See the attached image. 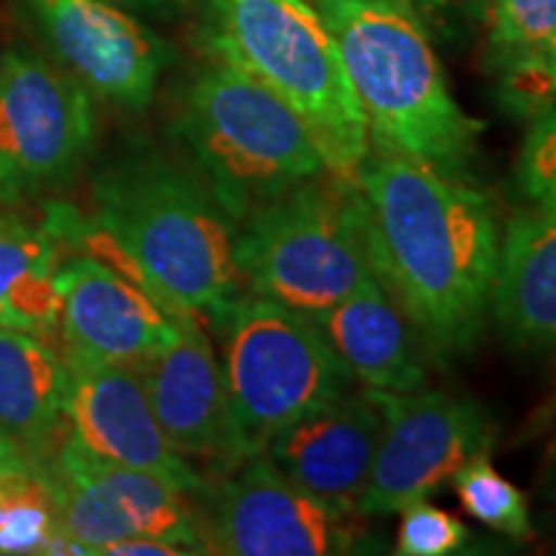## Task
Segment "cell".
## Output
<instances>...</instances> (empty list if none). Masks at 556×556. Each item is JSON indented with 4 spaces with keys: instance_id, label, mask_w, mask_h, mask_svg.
I'll use <instances>...</instances> for the list:
<instances>
[{
    "instance_id": "4dcf8cb0",
    "label": "cell",
    "mask_w": 556,
    "mask_h": 556,
    "mask_svg": "<svg viewBox=\"0 0 556 556\" xmlns=\"http://www.w3.org/2000/svg\"><path fill=\"white\" fill-rule=\"evenodd\" d=\"M541 495H544L552 505H556V451H554L552 462H548L544 479H541Z\"/></svg>"
},
{
    "instance_id": "5b68a950",
    "label": "cell",
    "mask_w": 556,
    "mask_h": 556,
    "mask_svg": "<svg viewBox=\"0 0 556 556\" xmlns=\"http://www.w3.org/2000/svg\"><path fill=\"white\" fill-rule=\"evenodd\" d=\"M176 137L235 222L261 201L328 170L309 129L287 103L214 58L180 96Z\"/></svg>"
},
{
    "instance_id": "52a82bcc",
    "label": "cell",
    "mask_w": 556,
    "mask_h": 556,
    "mask_svg": "<svg viewBox=\"0 0 556 556\" xmlns=\"http://www.w3.org/2000/svg\"><path fill=\"white\" fill-rule=\"evenodd\" d=\"M222 374L255 451L299 417L353 389V377L317 323L270 299L242 294L212 319Z\"/></svg>"
},
{
    "instance_id": "4316f807",
    "label": "cell",
    "mask_w": 556,
    "mask_h": 556,
    "mask_svg": "<svg viewBox=\"0 0 556 556\" xmlns=\"http://www.w3.org/2000/svg\"><path fill=\"white\" fill-rule=\"evenodd\" d=\"M413 11L433 37L456 39L484 24L486 0H394Z\"/></svg>"
},
{
    "instance_id": "f1b7e54d",
    "label": "cell",
    "mask_w": 556,
    "mask_h": 556,
    "mask_svg": "<svg viewBox=\"0 0 556 556\" xmlns=\"http://www.w3.org/2000/svg\"><path fill=\"white\" fill-rule=\"evenodd\" d=\"M16 475H37V471H34L29 458L16 448V443L0 430V479Z\"/></svg>"
},
{
    "instance_id": "603a6c76",
    "label": "cell",
    "mask_w": 556,
    "mask_h": 556,
    "mask_svg": "<svg viewBox=\"0 0 556 556\" xmlns=\"http://www.w3.org/2000/svg\"><path fill=\"white\" fill-rule=\"evenodd\" d=\"M58 513L41 475L0 479V554H50Z\"/></svg>"
},
{
    "instance_id": "ffe728a7",
    "label": "cell",
    "mask_w": 556,
    "mask_h": 556,
    "mask_svg": "<svg viewBox=\"0 0 556 556\" xmlns=\"http://www.w3.org/2000/svg\"><path fill=\"white\" fill-rule=\"evenodd\" d=\"M58 235L0 214V328L54 338L60 330Z\"/></svg>"
},
{
    "instance_id": "9c48e42d",
    "label": "cell",
    "mask_w": 556,
    "mask_h": 556,
    "mask_svg": "<svg viewBox=\"0 0 556 556\" xmlns=\"http://www.w3.org/2000/svg\"><path fill=\"white\" fill-rule=\"evenodd\" d=\"M50 484L58 526L83 554L135 539H157L206 554L191 492L170 479L103 462L75 438L65 435L41 471Z\"/></svg>"
},
{
    "instance_id": "2e32d148",
    "label": "cell",
    "mask_w": 556,
    "mask_h": 556,
    "mask_svg": "<svg viewBox=\"0 0 556 556\" xmlns=\"http://www.w3.org/2000/svg\"><path fill=\"white\" fill-rule=\"evenodd\" d=\"M65 348L137 366L176 336L178 315L142 283L99 255H78L58 270Z\"/></svg>"
},
{
    "instance_id": "7c38bea8",
    "label": "cell",
    "mask_w": 556,
    "mask_h": 556,
    "mask_svg": "<svg viewBox=\"0 0 556 556\" xmlns=\"http://www.w3.org/2000/svg\"><path fill=\"white\" fill-rule=\"evenodd\" d=\"M47 58L93 99L144 111L173 58L168 41L114 0H16Z\"/></svg>"
},
{
    "instance_id": "484cf974",
    "label": "cell",
    "mask_w": 556,
    "mask_h": 556,
    "mask_svg": "<svg viewBox=\"0 0 556 556\" xmlns=\"http://www.w3.org/2000/svg\"><path fill=\"white\" fill-rule=\"evenodd\" d=\"M500 78V101L518 116H539L556 106V34L531 60L505 70Z\"/></svg>"
},
{
    "instance_id": "7a4b0ae2",
    "label": "cell",
    "mask_w": 556,
    "mask_h": 556,
    "mask_svg": "<svg viewBox=\"0 0 556 556\" xmlns=\"http://www.w3.org/2000/svg\"><path fill=\"white\" fill-rule=\"evenodd\" d=\"M93 225L54 208L58 238H86L93 255L135 278L170 312L219 315L242 294L238 222L197 168L157 150L114 157L90 184Z\"/></svg>"
},
{
    "instance_id": "30bf717a",
    "label": "cell",
    "mask_w": 556,
    "mask_h": 556,
    "mask_svg": "<svg viewBox=\"0 0 556 556\" xmlns=\"http://www.w3.org/2000/svg\"><path fill=\"white\" fill-rule=\"evenodd\" d=\"M371 394L384 415V430L358 503L361 516H397L451 482L479 451L495 446V420L477 400L428 387Z\"/></svg>"
},
{
    "instance_id": "277c9868",
    "label": "cell",
    "mask_w": 556,
    "mask_h": 556,
    "mask_svg": "<svg viewBox=\"0 0 556 556\" xmlns=\"http://www.w3.org/2000/svg\"><path fill=\"white\" fill-rule=\"evenodd\" d=\"M208 58L240 67L294 111L332 176L353 180L368 127L343 54L312 0H206Z\"/></svg>"
},
{
    "instance_id": "4fadbf2b",
    "label": "cell",
    "mask_w": 556,
    "mask_h": 556,
    "mask_svg": "<svg viewBox=\"0 0 556 556\" xmlns=\"http://www.w3.org/2000/svg\"><path fill=\"white\" fill-rule=\"evenodd\" d=\"M150 405L173 451L214 477L258 454L235 415L219 358L197 315H178L168 343L137 364Z\"/></svg>"
},
{
    "instance_id": "44dd1931",
    "label": "cell",
    "mask_w": 556,
    "mask_h": 556,
    "mask_svg": "<svg viewBox=\"0 0 556 556\" xmlns=\"http://www.w3.org/2000/svg\"><path fill=\"white\" fill-rule=\"evenodd\" d=\"M464 510L479 523L516 541L531 539V510L528 500L510 479L492 464V448L479 451L451 477Z\"/></svg>"
},
{
    "instance_id": "6da1fadb",
    "label": "cell",
    "mask_w": 556,
    "mask_h": 556,
    "mask_svg": "<svg viewBox=\"0 0 556 556\" xmlns=\"http://www.w3.org/2000/svg\"><path fill=\"white\" fill-rule=\"evenodd\" d=\"M353 186L377 281L430 358L467 356L490 319L503 235L490 197L469 178L374 144Z\"/></svg>"
},
{
    "instance_id": "7402d4cb",
    "label": "cell",
    "mask_w": 556,
    "mask_h": 556,
    "mask_svg": "<svg viewBox=\"0 0 556 556\" xmlns=\"http://www.w3.org/2000/svg\"><path fill=\"white\" fill-rule=\"evenodd\" d=\"M486 65L505 70L531 60L556 34V0H486Z\"/></svg>"
},
{
    "instance_id": "e0dca14e",
    "label": "cell",
    "mask_w": 556,
    "mask_h": 556,
    "mask_svg": "<svg viewBox=\"0 0 556 556\" xmlns=\"http://www.w3.org/2000/svg\"><path fill=\"white\" fill-rule=\"evenodd\" d=\"M312 319L364 389L409 394L428 387L426 348L377 278Z\"/></svg>"
},
{
    "instance_id": "3957f363",
    "label": "cell",
    "mask_w": 556,
    "mask_h": 556,
    "mask_svg": "<svg viewBox=\"0 0 556 556\" xmlns=\"http://www.w3.org/2000/svg\"><path fill=\"white\" fill-rule=\"evenodd\" d=\"M336 37L368 144L469 178L484 124L458 106L433 34L394 0H312Z\"/></svg>"
},
{
    "instance_id": "cb8c5ba5",
    "label": "cell",
    "mask_w": 556,
    "mask_h": 556,
    "mask_svg": "<svg viewBox=\"0 0 556 556\" xmlns=\"http://www.w3.org/2000/svg\"><path fill=\"white\" fill-rule=\"evenodd\" d=\"M516 180L528 204L556 212V106L531 119L520 144Z\"/></svg>"
},
{
    "instance_id": "d4e9b609",
    "label": "cell",
    "mask_w": 556,
    "mask_h": 556,
    "mask_svg": "<svg viewBox=\"0 0 556 556\" xmlns=\"http://www.w3.org/2000/svg\"><path fill=\"white\" fill-rule=\"evenodd\" d=\"M400 533L394 552L402 556H448L464 552L469 541L467 526L448 510L428 500H417L400 510Z\"/></svg>"
},
{
    "instance_id": "f546056e",
    "label": "cell",
    "mask_w": 556,
    "mask_h": 556,
    "mask_svg": "<svg viewBox=\"0 0 556 556\" xmlns=\"http://www.w3.org/2000/svg\"><path fill=\"white\" fill-rule=\"evenodd\" d=\"M116 3L131 5V9H144V11H173V9H184V5L197 3V0H116Z\"/></svg>"
},
{
    "instance_id": "8992f818",
    "label": "cell",
    "mask_w": 556,
    "mask_h": 556,
    "mask_svg": "<svg viewBox=\"0 0 556 556\" xmlns=\"http://www.w3.org/2000/svg\"><path fill=\"white\" fill-rule=\"evenodd\" d=\"M242 291L315 317L374 281L353 180L330 170L238 219Z\"/></svg>"
},
{
    "instance_id": "d6986e66",
    "label": "cell",
    "mask_w": 556,
    "mask_h": 556,
    "mask_svg": "<svg viewBox=\"0 0 556 556\" xmlns=\"http://www.w3.org/2000/svg\"><path fill=\"white\" fill-rule=\"evenodd\" d=\"M67 364L47 338L0 328V430L45 471L67 435Z\"/></svg>"
},
{
    "instance_id": "9a60e30c",
    "label": "cell",
    "mask_w": 556,
    "mask_h": 556,
    "mask_svg": "<svg viewBox=\"0 0 556 556\" xmlns=\"http://www.w3.org/2000/svg\"><path fill=\"white\" fill-rule=\"evenodd\" d=\"M384 430V415L368 389H351L299 417L263 446L296 486L343 516L361 518L358 503Z\"/></svg>"
},
{
    "instance_id": "ba28073f",
    "label": "cell",
    "mask_w": 556,
    "mask_h": 556,
    "mask_svg": "<svg viewBox=\"0 0 556 556\" xmlns=\"http://www.w3.org/2000/svg\"><path fill=\"white\" fill-rule=\"evenodd\" d=\"M93 142V96L73 75L31 50L0 54V204L70 184Z\"/></svg>"
},
{
    "instance_id": "83f0119b",
    "label": "cell",
    "mask_w": 556,
    "mask_h": 556,
    "mask_svg": "<svg viewBox=\"0 0 556 556\" xmlns=\"http://www.w3.org/2000/svg\"><path fill=\"white\" fill-rule=\"evenodd\" d=\"M103 554L111 556H178L189 554L184 546L170 544V541H157V539H135V541H122V544L109 546Z\"/></svg>"
},
{
    "instance_id": "5bb4252c",
    "label": "cell",
    "mask_w": 556,
    "mask_h": 556,
    "mask_svg": "<svg viewBox=\"0 0 556 556\" xmlns=\"http://www.w3.org/2000/svg\"><path fill=\"white\" fill-rule=\"evenodd\" d=\"M67 435L103 462L152 471L184 490L201 492L206 479L173 451L160 428L137 366L65 348Z\"/></svg>"
},
{
    "instance_id": "8fae6325",
    "label": "cell",
    "mask_w": 556,
    "mask_h": 556,
    "mask_svg": "<svg viewBox=\"0 0 556 556\" xmlns=\"http://www.w3.org/2000/svg\"><path fill=\"white\" fill-rule=\"evenodd\" d=\"M199 513L206 554L328 556L358 552L356 518L312 497L276 467L266 451L208 484Z\"/></svg>"
},
{
    "instance_id": "ac0fdd59",
    "label": "cell",
    "mask_w": 556,
    "mask_h": 556,
    "mask_svg": "<svg viewBox=\"0 0 556 556\" xmlns=\"http://www.w3.org/2000/svg\"><path fill=\"white\" fill-rule=\"evenodd\" d=\"M490 319L513 351L556 345V212L528 204L507 219Z\"/></svg>"
}]
</instances>
